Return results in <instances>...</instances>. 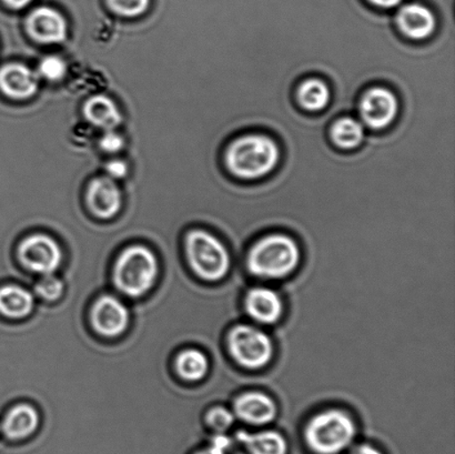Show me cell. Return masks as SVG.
<instances>
[{"mask_svg":"<svg viewBox=\"0 0 455 454\" xmlns=\"http://www.w3.org/2000/svg\"><path fill=\"white\" fill-rule=\"evenodd\" d=\"M86 203L89 212L98 221H111L123 207L122 194L109 178L92 180L87 189Z\"/></svg>","mask_w":455,"mask_h":454,"instance_id":"cell-12","label":"cell"},{"mask_svg":"<svg viewBox=\"0 0 455 454\" xmlns=\"http://www.w3.org/2000/svg\"><path fill=\"white\" fill-rule=\"evenodd\" d=\"M111 9L124 17L142 15L150 4V0H108Z\"/></svg>","mask_w":455,"mask_h":454,"instance_id":"cell-25","label":"cell"},{"mask_svg":"<svg viewBox=\"0 0 455 454\" xmlns=\"http://www.w3.org/2000/svg\"><path fill=\"white\" fill-rule=\"evenodd\" d=\"M82 218H84V217H82ZM60 222H61V220L53 221V222H51V224H48L47 231H49V233L52 234L53 227H55L57 224H60ZM102 224L109 226L110 228H113L116 231V234L118 235L120 242H122V246H124V240L122 238V235H120L119 230L117 229V227H116L114 224H111V222H110V224H108V222L102 221Z\"/></svg>","mask_w":455,"mask_h":454,"instance_id":"cell-31","label":"cell"},{"mask_svg":"<svg viewBox=\"0 0 455 454\" xmlns=\"http://www.w3.org/2000/svg\"><path fill=\"white\" fill-rule=\"evenodd\" d=\"M352 454H382L378 449L369 446V444H363L355 449Z\"/></svg>","mask_w":455,"mask_h":454,"instance_id":"cell-32","label":"cell"},{"mask_svg":"<svg viewBox=\"0 0 455 454\" xmlns=\"http://www.w3.org/2000/svg\"><path fill=\"white\" fill-rule=\"evenodd\" d=\"M330 144L342 153L358 150L367 139L365 126L350 114L338 115L328 127Z\"/></svg>","mask_w":455,"mask_h":454,"instance_id":"cell-19","label":"cell"},{"mask_svg":"<svg viewBox=\"0 0 455 454\" xmlns=\"http://www.w3.org/2000/svg\"><path fill=\"white\" fill-rule=\"evenodd\" d=\"M281 155L279 142L271 133L241 132L227 145L224 164L235 179L256 182L276 171Z\"/></svg>","mask_w":455,"mask_h":454,"instance_id":"cell-2","label":"cell"},{"mask_svg":"<svg viewBox=\"0 0 455 454\" xmlns=\"http://www.w3.org/2000/svg\"><path fill=\"white\" fill-rule=\"evenodd\" d=\"M87 323L93 335L102 340H117L126 335L132 323L129 302L113 291L93 298L87 310Z\"/></svg>","mask_w":455,"mask_h":454,"instance_id":"cell-7","label":"cell"},{"mask_svg":"<svg viewBox=\"0 0 455 454\" xmlns=\"http://www.w3.org/2000/svg\"><path fill=\"white\" fill-rule=\"evenodd\" d=\"M49 222H52V221H49ZM104 222H105V221H104ZM106 222H107V221H106ZM111 224H114V222H111ZM114 225H115V224H114ZM47 226H48V224H46V227H44V229H47ZM115 226H116V225H115ZM118 230H119V229H118ZM46 231H47V230H46ZM48 233H49V231H48ZM119 233H120V231H119ZM120 235H122V233H120ZM122 238H123V235H122ZM123 240H124V239H123Z\"/></svg>","mask_w":455,"mask_h":454,"instance_id":"cell-35","label":"cell"},{"mask_svg":"<svg viewBox=\"0 0 455 454\" xmlns=\"http://www.w3.org/2000/svg\"><path fill=\"white\" fill-rule=\"evenodd\" d=\"M27 30L38 43L58 44L64 42L67 26L64 17L55 9L40 7L30 13Z\"/></svg>","mask_w":455,"mask_h":454,"instance_id":"cell-18","label":"cell"},{"mask_svg":"<svg viewBox=\"0 0 455 454\" xmlns=\"http://www.w3.org/2000/svg\"><path fill=\"white\" fill-rule=\"evenodd\" d=\"M305 435L312 451L318 454H338L354 442L356 426L346 411L328 409L307 422Z\"/></svg>","mask_w":455,"mask_h":454,"instance_id":"cell-6","label":"cell"},{"mask_svg":"<svg viewBox=\"0 0 455 454\" xmlns=\"http://www.w3.org/2000/svg\"><path fill=\"white\" fill-rule=\"evenodd\" d=\"M227 350L240 367L258 370L266 367L274 355V344L261 329L236 324L227 333Z\"/></svg>","mask_w":455,"mask_h":454,"instance_id":"cell-8","label":"cell"},{"mask_svg":"<svg viewBox=\"0 0 455 454\" xmlns=\"http://www.w3.org/2000/svg\"><path fill=\"white\" fill-rule=\"evenodd\" d=\"M100 148L108 154H117L123 149L124 139L113 131H106L100 142Z\"/></svg>","mask_w":455,"mask_h":454,"instance_id":"cell-27","label":"cell"},{"mask_svg":"<svg viewBox=\"0 0 455 454\" xmlns=\"http://www.w3.org/2000/svg\"><path fill=\"white\" fill-rule=\"evenodd\" d=\"M30 289L39 302L53 305L62 299L66 292L65 280L60 274L35 277Z\"/></svg>","mask_w":455,"mask_h":454,"instance_id":"cell-23","label":"cell"},{"mask_svg":"<svg viewBox=\"0 0 455 454\" xmlns=\"http://www.w3.org/2000/svg\"><path fill=\"white\" fill-rule=\"evenodd\" d=\"M2 426H0V437H2Z\"/></svg>","mask_w":455,"mask_h":454,"instance_id":"cell-37","label":"cell"},{"mask_svg":"<svg viewBox=\"0 0 455 454\" xmlns=\"http://www.w3.org/2000/svg\"><path fill=\"white\" fill-rule=\"evenodd\" d=\"M3 2L12 9H21L28 6L33 0H3Z\"/></svg>","mask_w":455,"mask_h":454,"instance_id":"cell-30","label":"cell"},{"mask_svg":"<svg viewBox=\"0 0 455 454\" xmlns=\"http://www.w3.org/2000/svg\"><path fill=\"white\" fill-rule=\"evenodd\" d=\"M172 368L175 376L187 385H198L206 380L212 370V359L206 350L197 346H186L173 354Z\"/></svg>","mask_w":455,"mask_h":454,"instance_id":"cell-14","label":"cell"},{"mask_svg":"<svg viewBox=\"0 0 455 454\" xmlns=\"http://www.w3.org/2000/svg\"><path fill=\"white\" fill-rule=\"evenodd\" d=\"M293 100L299 108L307 114L324 113L332 104V88L327 79L309 76L296 84Z\"/></svg>","mask_w":455,"mask_h":454,"instance_id":"cell-15","label":"cell"},{"mask_svg":"<svg viewBox=\"0 0 455 454\" xmlns=\"http://www.w3.org/2000/svg\"><path fill=\"white\" fill-rule=\"evenodd\" d=\"M0 89L13 100H28L38 89L33 70L20 64H9L0 69Z\"/></svg>","mask_w":455,"mask_h":454,"instance_id":"cell-20","label":"cell"},{"mask_svg":"<svg viewBox=\"0 0 455 454\" xmlns=\"http://www.w3.org/2000/svg\"><path fill=\"white\" fill-rule=\"evenodd\" d=\"M107 172L109 173L110 177L116 178V179H122L127 175V164L122 162V160H114L107 164Z\"/></svg>","mask_w":455,"mask_h":454,"instance_id":"cell-28","label":"cell"},{"mask_svg":"<svg viewBox=\"0 0 455 454\" xmlns=\"http://www.w3.org/2000/svg\"><path fill=\"white\" fill-rule=\"evenodd\" d=\"M235 416L234 411L224 406H213L204 412L203 422L208 429L216 434H225L234 426Z\"/></svg>","mask_w":455,"mask_h":454,"instance_id":"cell-24","label":"cell"},{"mask_svg":"<svg viewBox=\"0 0 455 454\" xmlns=\"http://www.w3.org/2000/svg\"><path fill=\"white\" fill-rule=\"evenodd\" d=\"M42 417L34 403L20 400L11 404L0 416L2 434L8 442H25L39 431Z\"/></svg>","mask_w":455,"mask_h":454,"instance_id":"cell-11","label":"cell"},{"mask_svg":"<svg viewBox=\"0 0 455 454\" xmlns=\"http://www.w3.org/2000/svg\"><path fill=\"white\" fill-rule=\"evenodd\" d=\"M37 302L33 291L25 284L0 283V318L12 323L22 322L34 314Z\"/></svg>","mask_w":455,"mask_h":454,"instance_id":"cell-13","label":"cell"},{"mask_svg":"<svg viewBox=\"0 0 455 454\" xmlns=\"http://www.w3.org/2000/svg\"><path fill=\"white\" fill-rule=\"evenodd\" d=\"M355 110L365 128L382 132L394 126L399 118L401 102L395 89L381 84H371L360 93Z\"/></svg>","mask_w":455,"mask_h":454,"instance_id":"cell-9","label":"cell"},{"mask_svg":"<svg viewBox=\"0 0 455 454\" xmlns=\"http://www.w3.org/2000/svg\"><path fill=\"white\" fill-rule=\"evenodd\" d=\"M0 239L4 240V242H6L8 244H11V246L13 249V251H15V244H16L15 239L9 237V235L4 233H0ZM15 262H16L15 253H13V260L12 262L11 270H9V282H11L12 268L13 264H15Z\"/></svg>","mask_w":455,"mask_h":454,"instance_id":"cell-33","label":"cell"},{"mask_svg":"<svg viewBox=\"0 0 455 454\" xmlns=\"http://www.w3.org/2000/svg\"><path fill=\"white\" fill-rule=\"evenodd\" d=\"M84 114L93 126L104 129L106 131H114L122 122L117 106L105 96H95L88 100L84 107Z\"/></svg>","mask_w":455,"mask_h":454,"instance_id":"cell-21","label":"cell"},{"mask_svg":"<svg viewBox=\"0 0 455 454\" xmlns=\"http://www.w3.org/2000/svg\"><path fill=\"white\" fill-rule=\"evenodd\" d=\"M395 27L401 37L411 43H426L438 30V18L431 8L420 3H409L399 8Z\"/></svg>","mask_w":455,"mask_h":454,"instance_id":"cell-10","label":"cell"},{"mask_svg":"<svg viewBox=\"0 0 455 454\" xmlns=\"http://www.w3.org/2000/svg\"><path fill=\"white\" fill-rule=\"evenodd\" d=\"M181 249L186 266L199 282L215 284L229 275L232 265L229 249L212 231L200 227L185 229Z\"/></svg>","mask_w":455,"mask_h":454,"instance_id":"cell-3","label":"cell"},{"mask_svg":"<svg viewBox=\"0 0 455 454\" xmlns=\"http://www.w3.org/2000/svg\"><path fill=\"white\" fill-rule=\"evenodd\" d=\"M162 262L149 243L132 242L119 249L111 261L110 289L128 302L142 299L157 286Z\"/></svg>","mask_w":455,"mask_h":454,"instance_id":"cell-1","label":"cell"},{"mask_svg":"<svg viewBox=\"0 0 455 454\" xmlns=\"http://www.w3.org/2000/svg\"><path fill=\"white\" fill-rule=\"evenodd\" d=\"M244 309L250 318L262 324L276 323L283 315V304L278 293L266 287H256L248 291Z\"/></svg>","mask_w":455,"mask_h":454,"instance_id":"cell-17","label":"cell"},{"mask_svg":"<svg viewBox=\"0 0 455 454\" xmlns=\"http://www.w3.org/2000/svg\"><path fill=\"white\" fill-rule=\"evenodd\" d=\"M403 0H368V3L374 8L381 9V11H390L400 6Z\"/></svg>","mask_w":455,"mask_h":454,"instance_id":"cell-29","label":"cell"},{"mask_svg":"<svg viewBox=\"0 0 455 454\" xmlns=\"http://www.w3.org/2000/svg\"><path fill=\"white\" fill-rule=\"evenodd\" d=\"M236 439L248 449L251 454H287L288 443L283 434L275 431H261L249 434L239 431Z\"/></svg>","mask_w":455,"mask_h":454,"instance_id":"cell-22","label":"cell"},{"mask_svg":"<svg viewBox=\"0 0 455 454\" xmlns=\"http://www.w3.org/2000/svg\"><path fill=\"white\" fill-rule=\"evenodd\" d=\"M301 251L296 240L284 234H270L259 239L248 253L250 274L258 278L278 280L289 277L298 268Z\"/></svg>","mask_w":455,"mask_h":454,"instance_id":"cell-4","label":"cell"},{"mask_svg":"<svg viewBox=\"0 0 455 454\" xmlns=\"http://www.w3.org/2000/svg\"><path fill=\"white\" fill-rule=\"evenodd\" d=\"M13 253L20 268L34 277L60 274L66 262V251L60 240L40 229L22 235Z\"/></svg>","mask_w":455,"mask_h":454,"instance_id":"cell-5","label":"cell"},{"mask_svg":"<svg viewBox=\"0 0 455 454\" xmlns=\"http://www.w3.org/2000/svg\"><path fill=\"white\" fill-rule=\"evenodd\" d=\"M65 61L60 57L48 56L44 58L39 65V73L44 78L51 80V82H58L65 77L66 75Z\"/></svg>","mask_w":455,"mask_h":454,"instance_id":"cell-26","label":"cell"},{"mask_svg":"<svg viewBox=\"0 0 455 454\" xmlns=\"http://www.w3.org/2000/svg\"><path fill=\"white\" fill-rule=\"evenodd\" d=\"M196 454H226V453L217 451V450H215V449H212V447L208 446V448L204 449V450L199 451Z\"/></svg>","mask_w":455,"mask_h":454,"instance_id":"cell-34","label":"cell"},{"mask_svg":"<svg viewBox=\"0 0 455 454\" xmlns=\"http://www.w3.org/2000/svg\"><path fill=\"white\" fill-rule=\"evenodd\" d=\"M48 222H49V221H48ZM105 222H106V221H105ZM114 224H115V222H114ZM115 225H116V224H115ZM44 227H46V224H44ZM116 227H117V226H116ZM117 228H118V227H117ZM118 229H119V228H118ZM44 230H46V229H44ZM119 231H120V230H119ZM120 233H122V231H120ZM123 239H124V238H123Z\"/></svg>","mask_w":455,"mask_h":454,"instance_id":"cell-36","label":"cell"},{"mask_svg":"<svg viewBox=\"0 0 455 454\" xmlns=\"http://www.w3.org/2000/svg\"><path fill=\"white\" fill-rule=\"evenodd\" d=\"M232 411L245 424L266 426L275 419L278 408L269 395L259 391H250L235 399Z\"/></svg>","mask_w":455,"mask_h":454,"instance_id":"cell-16","label":"cell"}]
</instances>
